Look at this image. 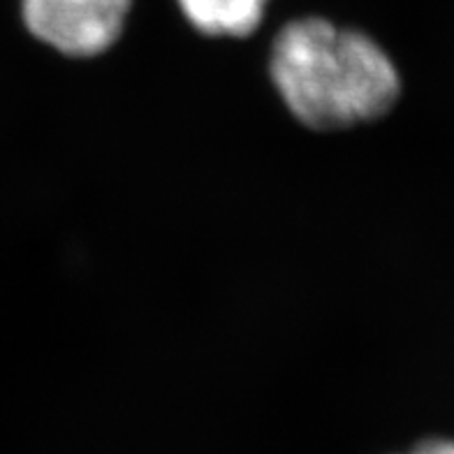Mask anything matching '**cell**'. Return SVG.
Masks as SVG:
<instances>
[{
  "mask_svg": "<svg viewBox=\"0 0 454 454\" xmlns=\"http://www.w3.org/2000/svg\"><path fill=\"white\" fill-rule=\"evenodd\" d=\"M132 0H21L30 35L70 59H93L116 44Z\"/></svg>",
  "mask_w": 454,
  "mask_h": 454,
  "instance_id": "7a4b0ae2",
  "label": "cell"
},
{
  "mask_svg": "<svg viewBox=\"0 0 454 454\" xmlns=\"http://www.w3.org/2000/svg\"><path fill=\"white\" fill-rule=\"evenodd\" d=\"M192 28L209 37H246L260 26L267 0H176Z\"/></svg>",
  "mask_w": 454,
  "mask_h": 454,
  "instance_id": "3957f363",
  "label": "cell"
},
{
  "mask_svg": "<svg viewBox=\"0 0 454 454\" xmlns=\"http://www.w3.org/2000/svg\"><path fill=\"white\" fill-rule=\"evenodd\" d=\"M270 74L299 123L320 132L369 123L392 109L401 82L385 49L327 19H294L271 44Z\"/></svg>",
  "mask_w": 454,
  "mask_h": 454,
  "instance_id": "6da1fadb",
  "label": "cell"
},
{
  "mask_svg": "<svg viewBox=\"0 0 454 454\" xmlns=\"http://www.w3.org/2000/svg\"><path fill=\"white\" fill-rule=\"evenodd\" d=\"M408 454H454V441L450 438H429L419 442Z\"/></svg>",
  "mask_w": 454,
  "mask_h": 454,
  "instance_id": "277c9868",
  "label": "cell"
}]
</instances>
